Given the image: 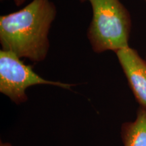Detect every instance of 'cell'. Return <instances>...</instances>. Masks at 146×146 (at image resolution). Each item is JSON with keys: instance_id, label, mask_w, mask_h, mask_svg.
<instances>
[{"instance_id": "cell-1", "label": "cell", "mask_w": 146, "mask_h": 146, "mask_svg": "<svg viewBox=\"0 0 146 146\" xmlns=\"http://www.w3.org/2000/svg\"><path fill=\"white\" fill-rule=\"evenodd\" d=\"M57 10L50 0H33L19 11L0 16L1 50L35 62L43 61L50 49L49 33Z\"/></svg>"}, {"instance_id": "cell-2", "label": "cell", "mask_w": 146, "mask_h": 146, "mask_svg": "<svg viewBox=\"0 0 146 146\" xmlns=\"http://www.w3.org/2000/svg\"><path fill=\"white\" fill-rule=\"evenodd\" d=\"M81 1H89L92 7L93 18L87 37L94 52H116L129 47L131 16L120 0Z\"/></svg>"}, {"instance_id": "cell-3", "label": "cell", "mask_w": 146, "mask_h": 146, "mask_svg": "<svg viewBox=\"0 0 146 146\" xmlns=\"http://www.w3.org/2000/svg\"><path fill=\"white\" fill-rule=\"evenodd\" d=\"M36 85H50L69 89L72 84L53 81L42 78L25 64L17 55L9 51L0 50V92L16 104L25 103L29 87Z\"/></svg>"}, {"instance_id": "cell-4", "label": "cell", "mask_w": 146, "mask_h": 146, "mask_svg": "<svg viewBox=\"0 0 146 146\" xmlns=\"http://www.w3.org/2000/svg\"><path fill=\"white\" fill-rule=\"evenodd\" d=\"M115 53L136 100L146 108V60L130 46Z\"/></svg>"}, {"instance_id": "cell-5", "label": "cell", "mask_w": 146, "mask_h": 146, "mask_svg": "<svg viewBox=\"0 0 146 146\" xmlns=\"http://www.w3.org/2000/svg\"><path fill=\"white\" fill-rule=\"evenodd\" d=\"M121 137L124 146H146V108L139 107L133 122L123 123Z\"/></svg>"}, {"instance_id": "cell-6", "label": "cell", "mask_w": 146, "mask_h": 146, "mask_svg": "<svg viewBox=\"0 0 146 146\" xmlns=\"http://www.w3.org/2000/svg\"><path fill=\"white\" fill-rule=\"evenodd\" d=\"M1 1H3V0H1ZM25 1L26 0H14V2L16 6H20V5L23 4L25 2Z\"/></svg>"}, {"instance_id": "cell-7", "label": "cell", "mask_w": 146, "mask_h": 146, "mask_svg": "<svg viewBox=\"0 0 146 146\" xmlns=\"http://www.w3.org/2000/svg\"><path fill=\"white\" fill-rule=\"evenodd\" d=\"M0 146H12L10 143H8V142H1L0 143Z\"/></svg>"}, {"instance_id": "cell-8", "label": "cell", "mask_w": 146, "mask_h": 146, "mask_svg": "<svg viewBox=\"0 0 146 146\" xmlns=\"http://www.w3.org/2000/svg\"><path fill=\"white\" fill-rule=\"evenodd\" d=\"M145 2H146V0H145Z\"/></svg>"}]
</instances>
